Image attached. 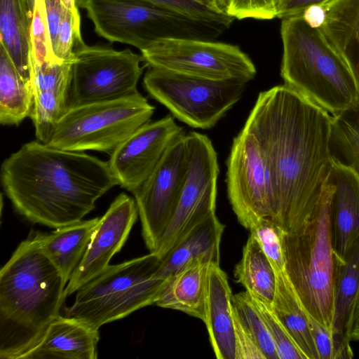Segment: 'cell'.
Listing matches in <instances>:
<instances>
[{
  "label": "cell",
  "mask_w": 359,
  "mask_h": 359,
  "mask_svg": "<svg viewBox=\"0 0 359 359\" xmlns=\"http://www.w3.org/2000/svg\"><path fill=\"white\" fill-rule=\"evenodd\" d=\"M244 126L269 165L275 223L296 232L313 215L332 164V116L283 84L259 93Z\"/></svg>",
  "instance_id": "6da1fadb"
},
{
  "label": "cell",
  "mask_w": 359,
  "mask_h": 359,
  "mask_svg": "<svg viewBox=\"0 0 359 359\" xmlns=\"http://www.w3.org/2000/svg\"><path fill=\"white\" fill-rule=\"evenodd\" d=\"M0 177L20 215L55 229L81 221L100 197L118 185L108 161L37 140L22 144L3 161Z\"/></svg>",
  "instance_id": "7a4b0ae2"
},
{
  "label": "cell",
  "mask_w": 359,
  "mask_h": 359,
  "mask_svg": "<svg viewBox=\"0 0 359 359\" xmlns=\"http://www.w3.org/2000/svg\"><path fill=\"white\" fill-rule=\"evenodd\" d=\"M31 230L0 271V358L22 359L58 316L67 283Z\"/></svg>",
  "instance_id": "3957f363"
},
{
  "label": "cell",
  "mask_w": 359,
  "mask_h": 359,
  "mask_svg": "<svg viewBox=\"0 0 359 359\" xmlns=\"http://www.w3.org/2000/svg\"><path fill=\"white\" fill-rule=\"evenodd\" d=\"M284 85L332 116L359 102V84L346 62L319 29L301 15L281 19Z\"/></svg>",
  "instance_id": "277c9868"
},
{
  "label": "cell",
  "mask_w": 359,
  "mask_h": 359,
  "mask_svg": "<svg viewBox=\"0 0 359 359\" xmlns=\"http://www.w3.org/2000/svg\"><path fill=\"white\" fill-rule=\"evenodd\" d=\"M162 259L155 252L109 265L77 291L65 316L99 330L133 312L155 304L168 279L160 277Z\"/></svg>",
  "instance_id": "5b68a950"
},
{
  "label": "cell",
  "mask_w": 359,
  "mask_h": 359,
  "mask_svg": "<svg viewBox=\"0 0 359 359\" xmlns=\"http://www.w3.org/2000/svg\"><path fill=\"white\" fill-rule=\"evenodd\" d=\"M85 9L95 32L109 42L126 43L140 51L161 39L211 40L229 27L197 20L137 0H76Z\"/></svg>",
  "instance_id": "8992f818"
},
{
  "label": "cell",
  "mask_w": 359,
  "mask_h": 359,
  "mask_svg": "<svg viewBox=\"0 0 359 359\" xmlns=\"http://www.w3.org/2000/svg\"><path fill=\"white\" fill-rule=\"evenodd\" d=\"M285 271L306 311L331 331L336 258L331 243L328 204L323 190L311 219L285 233Z\"/></svg>",
  "instance_id": "52a82bcc"
},
{
  "label": "cell",
  "mask_w": 359,
  "mask_h": 359,
  "mask_svg": "<svg viewBox=\"0 0 359 359\" xmlns=\"http://www.w3.org/2000/svg\"><path fill=\"white\" fill-rule=\"evenodd\" d=\"M155 107L139 92L121 99L67 110L47 145L67 151L111 155L133 133L151 121Z\"/></svg>",
  "instance_id": "ba28073f"
},
{
  "label": "cell",
  "mask_w": 359,
  "mask_h": 359,
  "mask_svg": "<svg viewBox=\"0 0 359 359\" xmlns=\"http://www.w3.org/2000/svg\"><path fill=\"white\" fill-rule=\"evenodd\" d=\"M248 82L213 80L148 67L143 86L175 118L200 129H210L242 97Z\"/></svg>",
  "instance_id": "9c48e42d"
},
{
  "label": "cell",
  "mask_w": 359,
  "mask_h": 359,
  "mask_svg": "<svg viewBox=\"0 0 359 359\" xmlns=\"http://www.w3.org/2000/svg\"><path fill=\"white\" fill-rule=\"evenodd\" d=\"M142 62V55L130 48L117 50L105 46H88L84 42L74 50L66 93V111L137 93V83L144 69Z\"/></svg>",
  "instance_id": "30bf717a"
},
{
  "label": "cell",
  "mask_w": 359,
  "mask_h": 359,
  "mask_svg": "<svg viewBox=\"0 0 359 359\" xmlns=\"http://www.w3.org/2000/svg\"><path fill=\"white\" fill-rule=\"evenodd\" d=\"M188 167L176 208L155 252L161 259L196 226L215 214L217 155L206 135L186 134Z\"/></svg>",
  "instance_id": "8fae6325"
},
{
  "label": "cell",
  "mask_w": 359,
  "mask_h": 359,
  "mask_svg": "<svg viewBox=\"0 0 359 359\" xmlns=\"http://www.w3.org/2000/svg\"><path fill=\"white\" fill-rule=\"evenodd\" d=\"M141 55L148 67L213 80L249 82L257 73L254 63L239 46L211 40L161 39Z\"/></svg>",
  "instance_id": "7c38bea8"
},
{
  "label": "cell",
  "mask_w": 359,
  "mask_h": 359,
  "mask_svg": "<svg viewBox=\"0 0 359 359\" xmlns=\"http://www.w3.org/2000/svg\"><path fill=\"white\" fill-rule=\"evenodd\" d=\"M226 168L228 198L239 223L249 230L263 219L275 222L269 165L257 139L245 126L233 140Z\"/></svg>",
  "instance_id": "4fadbf2b"
},
{
  "label": "cell",
  "mask_w": 359,
  "mask_h": 359,
  "mask_svg": "<svg viewBox=\"0 0 359 359\" xmlns=\"http://www.w3.org/2000/svg\"><path fill=\"white\" fill-rule=\"evenodd\" d=\"M188 167L186 134L169 146L149 177L132 194L150 252H155L176 208Z\"/></svg>",
  "instance_id": "5bb4252c"
},
{
  "label": "cell",
  "mask_w": 359,
  "mask_h": 359,
  "mask_svg": "<svg viewBox=\"0 0 359 359\" xmlns=\"http://www.w3.org/2000/svg\"><path fill=\"white\" fill-rule=\"evenodd\" d=\"M175 117L149 121L110 155L109 168L118 185L133 193L152 173L171 143L184 133Z\"/></svg>",
  "instance_id": "9a60e30c"
},
{
  "label": "cell",
  "mask_w": 359,
  "mask_h": 359,
  "mask_svg": "<svg viewBox=\"0 0 359 359\" xmlns=\"http://www.w3.org/2000/svg\"><path fill=\"white\" fill-rule=\"evenodd\" d=\"M138 210L135 198L121 193L100 217L88 248L65 288V296L76 292L84 284L102 273L113 256L127 241Z\"/></svg>",
  "instance_id": "2e32d148"
},
{
  "label": "cell",
  "mask_w": 359,
  "mask_h": 359,
  "mask_svg": "<svg viewBox=\"0 0 359 359\" xmlns=\"http://www.w3.org/2000/svg\"><path fill=\"white\" fill-rule=\"evenodd\" d=\"M323 190L332 250L344 260L359 240V175L333 156Z\"/></svg>",
  "instance_id": "e0dca14e"
},
{
  "label": "cell",
  "mask_w": 359,
  "mask_h": 359,
  "mask_svg": "<svg viewBox=\"0 0 359 359\" xmlns=\"http://www.w3.org/2000/svg\"><path fill=\"white\" fill-rule=\"evenodd\" d=\"M72 60L32 64L34 105L30 118L36 140L46 143L66 111V93Z\"/></svg>",
  "instance_id": "ac0fdd59"
},
{
  "label": "cell",
  "mask_w": 359,
  "mask_h": 359,
  "mask_svg": "<svg viewBox=\"0 0 359 359\" xmlns=\"http://www.w3.org/2000/svg\"><path fill=\"white\" fill-rule=\"evenodd\" d=\"M358 294L359 240L344 260L336 258L331 323L334 344V359H348L353 356L350 334Z\"/></svg>",
  "instance_id": "d6986e66"
},
{
  "label": "cell",
  "mask_w": 359,
  "mask_h": 359,
  "mask_svg": "<svg viewBox=\"0 0 359 359\" xmlns=\"http://www.w3.org/2000/svg\"><path fill=\"white\" fill-rule=\"evenodd\" d=\"M232 293L226 273L212 263L208 274L205 323L217 359H236Z\"/></svg>",
  "instance_id": "ffe728a7"
},
{
  "label": "cell",
  "mask_w": 359,
  "mask_h": 359,
  "mask_svg": "<svg viewBox=\"0 0 359 359\" xmlns=\"http://www.w3.org/2000/svg\"><path fill=\"white\" fill-rule=\"evenodd\" d=\"M99 330L73 317H56L22 359H96Z\"/></svg>",
  "instance_id": "44dd1931"
},
{
  "label": "cell",
  "mask_w": 359,
  "mask_h": 359,
  "mask_svg": "<svg viewBox=\"0 0 359 359\" xmlns=\"http://www.w3.org/2000/svg\"><path fill=\"white\" fill-rule=\"evenodd\" d=\"M212 263L209 258L190 262L170 276L155 305L180 311L203 321L208 271Z\"/></svg>",
  "instance_id": "7402d4cb"
},
{
  "label": "cell",
  "mask_w": 359,
  "mask_h": 359,
  "mask_svg": "<svg viewBox=\"0 0 359 359\" xmlns=\"http://www.w3.org/2000/svg\"><path fill=\"white\" fill-rule=\"evenodd\" d=\"M27 0H0V44L22 80L33 88L30 27Z\"/></svg>",
  "instance_id": "603a6c76"
},
{
  "label": "cell",
  "mask_w": 359,
  "mask_h": 359,
  "mask_svg": "<svg viewBox=\"0 0 359 359\" xmlns=\"http://www.w3.org/2000/svg\"><path fill=\"white\" fill-rule=\"evenodd\" d=\"M319 29L350 67L359 84V0H330Z\"/></svg>",
  "instance_id": "cb8c5ba5"
},
{
  "label": "cell",
  "mask_w": 359,
  "mask_h": 359,
  "mask_svg": "<svg viewBox=\"0 0 359 359\" xmlns=\"http://www.w3.org/2000/svg\"><path fill=\"white\" fill-rule=\"evenodd\" d=\"M224 230V225L216 214L198 224L162 258L160 277L168 279L190 262L201 258H209L219 264Z\"/></svg>",
  "instance_id": "d4e9b609"
},
{
  "label": "cell",
  "mask_w": 359,
  "mask_h": 359,
  "mask_svg": "<svg viewBox=\"0 0 359 359\" xmlns=\"http://www.w3.org/2000/svg\"><path fill=\"white\" fill-rule=\"evenodd\" d=\"M100 217L83 220L42 232V248L67 283L82 259L97 229Z\"/></svg>",
  "instance_id": "484cf974"
},
{
  "label": "cell",
  "mask_w": 359,
  "mask_h": 359,
  "mask_svg": "<svg viewBox=\"0 0 359 359\" xmlns=\"http://www.w3.org/2000/svg\"><path fill=\"white\" fill-rule=\"evenodd\" d=\"M274 271L276 285L272 309L306 358L318 359L308 312L296 293L285 269Z\"/></svg>",
  "instance_id": "4316f807"
},
{
  "label": "cell",
  "mask_w": 359,
  "mask_h": 359,
  "mask_svg": "<svg viewBox=\"0 0 359 359\" xmlns=\"http://www.w3.org/2000/svg\"><path fill=\"white\" fill-rule=\"evenodd\" d=\"M52 50L60 62L74 59L75 49L84 43L76 0H44Z\"/></svg>",
  "instance_id": "83f0119b"
},
{
  "label": "cell",
  "mask_w": 359,
  "mask_h": 359,
  "mask_svg": "<svg viewBox=\"0 0 359 359\" xmlns=\"http://www.w3.org/2000/svg\"><path fill=\"white\" fill-rule=\"evenodd\" d=\"M33 105V88L22 80L0 44V123L18 126L30 118Z\"/></svg>",
  "instance_id": "f1b7e54d"
},
{
  "label": "cell",
  "mask_w": 359,
  "mask_h": 359,
  "mask_svg": "<svg viewBox=\"0 0 359 359\" xmlns=\"http://www.w3.org/2000/svg\"><path fill=\"white\" fill-rule=\"evenodd\" d=\"M234 277L252 296L271 304L275 294V271L257 241L250 236L241 260L234 269Z\"/></svg>",
  "instance_id": "f546056e"
},
{
  "label": "cell",
  "mask_w": 359,
  "mask_h": 359,
  "mask_svg": "<svg viewBox=\"0 0 359 359\" xmlns=\"http://www.w3.org/2000/svg\"><path fill=\"white\" fill-rule=\"evenodd\" d=\"M332 156L359 175V102L332 116Z\"/></svg>",
  "instance_id": "4dcf8cb0"
},
{
  "label": "cell",
  "mask_w": 359,
  "mask_h": 359,
  "mask_svg": "<svg viewBox=\"0 0 359 359\" xmlns=\"http://www.w3.org/2000/svg\"><path fill=\"white\" fill-rule=\"evenodd\" d=\"M233 311L266 357L279 359L273 341L260 313L245 290L232 296Z\"/></svg>",
  "instance_id": "1f68e13d"
},
{
  "label": "cell",
  "mask_w": 359,
  "mask_h": 359,
  "mask_svg": "<svg viewBox=\"0 0 359 359\" xmlns=\"http://www.w3.org/2000/svg\"><path fill=\"white\" fill-rule=\"evenodd\" d=\"M249 294L265 323L279 359H306L275 314L271 304Z\"/></svg>",
  "instance_id": "d6a6232c"
},
{
  "label": "cell",
  "mask_w": 359,
  "mask_h": 359,
  "mask_svg": "<svg viewBox=\"0 0 359 359\" xmlns=\"http://www.w3.org/2000/svg\"><path fill=\"white\" fill-rule=\"evenodd\" d=\"M249 231L250 236L257 241L273 269H285L283 238L285 232L269 219H261Z\"/></svg>",
  "instance_id": "836d02e7"
},
{
  "label": "cell",
  "mask_w": 359,
  "mask_h": 359,
  "mask_svg": "<svg viewBox=\"0 0 359 359\" xmlns=\"http://www.w3.org/2000/svg\"><path fill=\"white\" fill-rule=\"evenodd\" d=\"M30 42L32 65L46 61L60 62L55 59L50 46L44 0L35 1L30 27Z\"/></svg>",
  "instance_id": "e575fe53"
},
{
  "label": "cell",
  "mask_w": 359,
  "mask_h": 359,
  "mask_svg": "<svg viewBox=\"0 0 359 359\" xmlns=\"http://www.w3.org/2000/svg\"><path fill=\"white\" fill-rule=\"evenodd\" d=\"M222 13L243 20H271L278 17L282 0H218Z\"/></svg>",
  "instance_id": "d590c367"
},
{
  "label": "cell",
  "mask_w": 359,
  "mask_h": 359,
  "mask_svg": "<svg viewBox=\"0 0 359 359\" xmlns=\"http://www.w3.org/2000/svg\"><path fill=\"white\" fill-rule=\"evenodd\" d=\"M177 12L189 18L229 27L234 18L215 11L195 0H137Z\"/></svg>",
  "instance_id": "8d00e7d4"
},
{
  "label": "cell",
  "mask_w": 359,
  "mask_h": 359,
  "mask_svg": "<svg viewBox=\"0 0 359 359\" xmlns=\"http://www.w3.org/2000/svg\"><path fill=\"white\" fill-rule=\"evenodd\" d=\"M233 314L236 359H266L265 355L242 325L233 311Z\"/></svg>",
  "instance_id": "74e56055"
},
{
  "label": "cell",
  "mask_w": 359,
  "mask_h": 359,
  "mask_svg": "<svg viewBox=\"0 0 359 359\" xmlns=\"http://www.w3.org/2000/svg\"><path fill=\"white\" fill-rule=\"evenodd\" d=\"M308 318L318 359H334V344L330 330L309 313Z\"/></svg>",
  "instance_id": "f35d334b"
},
{
  "label": "cell",
  "mask_w": 359,
  "mask_h": 359,
  "mask_svg": "<svg viewBox=\"0 0 359 359\" xmlns=\"http://www.w3.org/2000/svg\"><path fill=\"white\" fill-rule=\"evenodd\" d=\"M328 1L330 0H282L277 18L283 19L301 15L307 7Z\"/></svg>",
  "instance_id": "ab89813d"
},
{
  "label": "cell",
  "mask_w": 359,
  "mask_h": 359,
  "mask_svg": "<svg viewBox=\"0 0 359 359\" xmlns=\"http://www.w3.org/2000/svg\"><path fill=\"white\" fill-rule=\"evenodd\" d=\"M301 15L309 26L320 29L325 22L326 10L323 4H314L307 7Z\"/></svg>",
  "instance_id": "60d3db41"
},
{
  "label": "cell",
  "mask_w": 359,
  "mask_h": 359,
  "mask_svg": "<svg viewBox=\"0 0 359 359\" xmlns=\"http://www.w3.org/2000/svg\"><path fill=\"white\" fill-rule=\"evenodd\" d=\"M350 337L351 341L359 340V294L354 306Z\"/></svg>",
  "instance_id": "b9f144b4"
},
{
  "label": "cell",
  "mask_w": 359,
  "mask_h": 359,
  "mask_svg": "<svg viewBox=\"0 0 359 359\" xmlns=\"http://www.w3.org/2000/svg\"><path fill=\"white\" fill-rule=\"evenodd\" d=\"M195 1L207 6L208 7H209L215 11L222 13L220 10L218 0H195Z\"/></svg>",
  "instance_id": "7bdbcfd3"
},
{
  "label": "cell",
  "mask_w": 359,
  "mask_h": 359,
  "mask_svg": "<svg viewBox=\"0 0 359 359\" xmlns=\"http://www.w3.org/2000/svg\"><path fill=\"white\" fill-rule=\"evenodd\" d=\"M35 1L36 0H27L29 8V11H30V13H31L32 15L33 14V11H34V8Z\"/></svg>",
  "instance_id": "ee69618b"
}]
</instances>
